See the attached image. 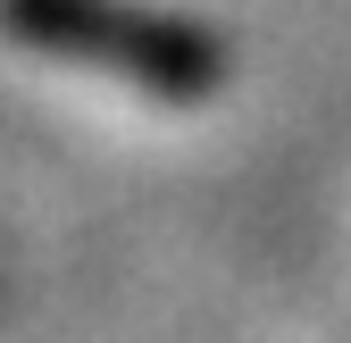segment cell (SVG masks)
<instances>
[{
	"label": "cell",
	"instance_id": "obj_1",
	"mask_svg": "<svg viewBox=\"0 0 351 343\" xmlns=\"http://www.w3.org/2000/svg\"><path fill=\"white\" fill-rule=\"evenodd\" d=\"M0 25L34 51H59L84 67L134 75L159 101H201L226 75V42L193 17L143 9V0H0Z\"/></svg>",
	"mask_w": 351,
	"mask_h": 343
}]
</instances>
